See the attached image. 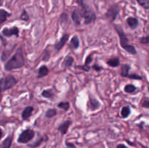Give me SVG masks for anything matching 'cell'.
Instances as JSON below:
<instances>
[{
	"label": "cell",
	"instance_id": "277c9868",
	"mask_svg": "<svg viewBox=\"0 0 149 148\" xmlns=\"http://www.w3.org/2000/svg\"><path fill=\"white\" fill-rule=\"evenodd\" d=\"M17 84V80L13 75H9L0 79V90L1 91L10 89Z\"/></svg>",
	"mask_w": 149,
	"mask_h": 148
},
{
	"label": "cell",
	"instance_id": "d4e9b609",
	"mask_svg": "<svg viewBox=\"0 0 149 148\" xmlns=\"http://www.w3.org/2000/svg\"><path fill=\"white\" fill-rule=\"evenodd\" d=\"M136 87L133 84H127L125 87V91L127 93H132L136 90Z\"/></svg>",
	"mask_w": 149,
	"mask_h": 148
},
{
	"label": "cell",
	"instance_id": "484cf974",
	"mask_svg": "<svg viewBox=\"0 0 149 148\" xmlns=\"http://www.w3.org/2000/svg\"><path fill=\"white\" fill-rule=\"evenodd\" d=\"M56 115H57L56 110L50 108V109H48V110H47L45 115H46L47 118H52V117H54V116H55Z\"/></svg>",
	"mask_w": 149,
	"mask_h": 148
},
{
	"label": "cell",
	"instance_id": "8992f818",
	"mask_svg": "<svg viewBox=\"0 0 149 148\" xmlns=\"http://www.w3.org/2000/svg\"><path fill=\"white\" fill-rule=\"evenodd\" d=\"M119 12H120V7H119V5H117V4L112 5L109 7L108 11L106 12L105 17L111 20V21H114Z\"/></svg>",
	"mask_w": 149,
	"mask_h": 148
},
{
	"label": "cell",
	"instance_id": "7a4b0ae2",
	"mask_svg": "<svg viewBox=\"0 0 149 148\" xmlns=\"http://www.w3.org/2000/svg\"><path fill=\"white\" fill-rule=\"evenodd\" d=\"M77 3L79 6V12L81 17L84 18V23L88 25L94 21L96 18L95 14L93 10L84 2V0H77Z\"/></svg>",
	"mask_w": 149,
	"mask_h": 148
},
{
	"label": "cell",
	"instance_id": "836d02e7",
	"mask_svg": "<svg viewBox=\"0 0 149 148\" xmlns=\"http://www.w3.org/2000/svg\"><path fill=\"white\" fill-rule=\"evenodd\" d=\"M93 68H94L95 71H101V70H102V67L98 66V65H94L93 66Z\"/></svg>",
	"mask_w": 149,
	"mask_h": 148
},
{
	"label": "cell",
	"instance_id": "30bf717a",
	"mask_svg": "<svg viewBox=\"0 0 149 148\" xmlns=\"http://www.w3.org/2000/svg\"><path fill=\"white\" fill-rule=\"evenodd\" d=\"M71 124V120H65V122L61 123V124L58 126V130L59 131H61L62 134H65V133H67V131H68V129Z\"/></svg>",
	"mask_w": 149,
	"mask_h": 148
},
{
	"label": "cell",
	"instance_id": "4316f807",
	"mask_svg": "<svg viewBox=\"0 0 149 148\" xmlns=\"http://www.w3.org/2000/svg\"><path fill=\"white\" fill-rule=\"evenodd\" d=\"M44 141V139L43 138H40V139H38L37 141H36V142H34V143H33L32 144V145H29V146L30 147H37L38 146H39V145H41V144H42V142H43Z\"/></svg>",
	"mask_w": 149,
	"mask_h": 148
},
{
	"label": "cell",
	"instance_id": "1f68e13d",
	"mask_svg": "<svg viewBox=\"0 0 149 148\" xmlns=\"http://www.w3.org/2000/svg\"><path fill=\"white\" fill-rule=\"evenodd\" d=\"M142 107H145V108L149 109V100H144V101L142 102Z\"/></svg>",
	"mask_w": 149,
	"mask_h": 148
},
{
	"label": "cell",
	"instance_id": "8d00e7d4",
	"mask_svg": "<svg viewBox=\"0 0 149 148\" xmlns=\"http://www.w3.org/2000/svg\"><path fill=\"white\" fill-rule=\"evenodd\" d=\"M1 90H0V95H1Z\"/></svg>",
	"mask_w": 149,
	"mask_h": 148
},
{
	"label": "cell",
	"instance_id": "9a60e30c",
	"mask_svg": "<svg viewBox=\"0 0 149 148\" xmlns=\"http://www.w3.org/2000/svg\"><path fill=\"white\" fill-rule=\"evenodd\" d=\"M11 15L7 12L6 10H3V9H0V24L3 23L4 22H5L7 20V19Z\"/></svg>",
	"mask_w": 149,
	"mask_h": 148
},
{
	"label": "cell",
	"instance_id": "ffe728a7",
	"mask_svg": "<svg viewBox=\"0 0 149 148\" xmlns=\"http://www.w3.org/2000/svg\"><path fill=\"white\" fill-rule=\"evenodd\" d=\"M42 96H43L45 98L51 99L54 97V93L51 89H46L44 90L42 92Z\"/></svg>",
	"mask_w": 149,
	"mask_h": 148
},
{
	"label": "cell",
	"instance_id": "52a82bcc",
	"mask_svg": "<svg viewBox=\"0 0 149 148\" xmlns=\"http://www.w3.org/2000/svg\"><path fill=\"white\" fill-rule=\"evenodd\" d=\"M1 33L4 36H7V37H10L12 36H15L17 37L19 33V29L16 26H14L12 28H4Z\"/></svg>",
	"mask_w": 149,
	"mask_h": 148
},
{
	"label": "cell",
	"instance_id": "603a6c76",
	"mask_svg": "<svg viewBox=\"0 0 149 148\" xmlns=\"http://www.w3.org/2000/svg\"><path fill=\"white\" fill-rule=\"evenodd\" d=\"M137 2L146 10H149V0H136Z\"/></svg>",
	"mask_w": 149,
	"mask_h": 148
},
{
	"label": "cell",
	"instance_id": "8fae6325",
	"mask_svg": "<svg viewBox=\"0 0 149 148\" xmlns=\"http://www.w3.org/2000/svg\"><path fill=\"white\" fill-rule=\"evenodd\" d=\"M127 23L128 26L131 28L132 29H135L138 27V24H139V22L138 20L135 17H130L127 19Z\"/></svg>",
	"mask_w": 149,
	"mask_h": 148
},
{
	"label": "cell",
	"instance_id": "3957f363",
	"mask_svg": "<svg viewBox=\"0 0 149 148\" xmlns=\"http://www.w3.org/2000/svg\"><path fill=\"white\" fill-rule=\"evenodd\" d=\"M114 28L115 30H116V32H117L118 35H119V39H120L121 46H122L126 52H127L128 53L131 54V55H136V49H135L134 46L130 44L129 39H128V38L127 37V36L125 35V32L122 30V27L117 26V25H115Z\"/></svg>",
	"mask_w": 149,
	"mask_h": 148
},
{
	"label": "cell",
	"instance_id": "f546056e",
	"mask_svg": "<svg viewBox=\"0 0 149 148\" xmlns=\"http://www.w3.org/2000/svg\"><path fill=\"white\" fill-rule=\"evenodd\" d=\"M77 68H79V69H81V70H84V71H89L90 70V65H87V64H85L84 63V65H80V66H77Z\"/></svg>",
	"mask_w": 149,
	"mask_h": 148
},
{
	"label": "cell",
	"instance_id": "ac0fdd59",
	"mask_svg": "<svg viewBox=\"0 0 149 148\" xmlns=\"http://www.w3.org/2000/svg\"><path fill=\"white\" fill-rule=\"evenodd\" d=\"M70 46L74 49H77L79 46V40L77 36H74L72 37L71 41H70Z\"/></svg>",
	"mask_w": 149,
	"mask_h": 148
},
{
	"label": "cell",
	"instance_id": "5b68a950",
	"mask_svg": "<svg viewBox=\"0 0 149 148\" xmlns=\"http://www.w3.org/2000/svg\"><path fill=\"white\" fill-rule=\"evenodd\" d=\"M34 135L35 133L33 130L27 129L20 133L17 139V142L21 144H27L34 137Z\"/></svg>",
	"mask_w": 149,
	"mask_h": 148
},
{
	"label": "cell",
	"instance_id": "9c48e42d",
	"mask_svg": "<svg viewBox=\"0 0 149 148\" xmlns=\"http://www.w3.org/2000/svg\"><path fill=\"white\" fill-rule=\"evenodd\" d=\"M71 18H72L73 21H74V23H75L77 26H79V25L81 24V20L82 17H81V15H80L78 9H75V10H74V11L72 12Z\"/></svg>",
	"mask_w": 149,
	"mask_h": 148
},
{
	"label": "cell",
	"instance_id": "e575fe53",
	"mask_svg": "<svg viewBox=\"0 0 149 148\" xmlns=\"http://www.w3.org/2000/svg\"><path fill=\"white\" fill-rule=\"evenodd\" d=\"M116 148H128V147L126 146V145H124V144H119V145L116 146Z\"/></svg>",
	"mask_w": 149,
	"mask_h": 148
},
{
	"label": "cell",
	"instance_id": "4fadbf2b",
	"mask_svg": "<svg viewBox=\"0 0 149 148\" xmlns=\"http://www.w3.org/2000/svg\"><path fill=\"white\" fill-rule=\"evenodd\" d=\"M12 142H13V136H7L2 143L0 145V148H10L12 145Z\"/></svg>",
	"mask_w": 149,
	"mask_h": 148
},
{
	"label": "cell",
	"instance_id": "6da1fadb",
	"mask_svg": "<svg viewBox=\"0 0 149 148\" xmlns=\"http://www.w3.org/2000/svg\"><path fill=\"white\" fill-rule=\"evenodd\" d=\"M25 64V59L23 56L22 47H19L17 49L13 56L7 61L5 64L4 68L7 71H10L14 69H18L23 67Z\"/></svg>",
	"mask_w": 149,
	"mask_h": 148
},
{
	"label": "cell",
	"instance_id": "7402d4cb",
	"mask_svg": "<svg viewBox=\"0 0 149 148\" xmlns=\"http://www.w3.org/2000/svg\"><path fill=\"white\" fill-rule=\"evenodd\" d=\"M73 62H74V58L71 56H67L65 61H64V66L65 68H70L72 65Z\"/></svg>",
	"mask_w": 149,
	"mask_h": 148
},
{
	"label": "cell",
	"instance_id": "e0dca14e",
	"mask_svg": "<svg viewBox=\"0 0 149 148\" xmlns=\"http://www.w3.org/2000/svg\"><path fill=\"white\" fill-rule=\"evenodd\" d=\"M130 68V67L129 65H127V64L122 65V67H121V75L122 77H128Z\"/></svg>",
	"mask_w": 149,
	"mask_h": 148
},
{
	"label": "cell",
	"instance_id": "d6986e66",
	"mask_svg": "<svg viewBox=\"0 0 149 148\" xmlns=\"http://www.w3.org/2000/svg\"><path fill=\"white\" fill-rule=\"evenodd\" d=\"M107 64L109 65H110L111 67L115 68V67H118L119 65H120V61H119V58L117 57L111 58V59H110L109 61H108Z\"/></svg>",
	"mask_w": 149,
	"mask_h": 148
},
{
	"label": "cell",
	"instance_id": "ba28073f",
	"mask_svg": "<svg viewBox=\"0 0 149 148\" xmlns=\"http://www.w3.org/2000/svg\"><path fill=\"white\" fill-rule=\"evenodd\" d=\"M69 39V35L68 34H64L62 37L61 38L60 41L58 42H57L55 45V48L57 51H59L63 47L64 45L65 44V43L67 42V41Z\"/></svg>",
	"mask_w": 149,
	"mask_h": 148
},
{
	"label": "cell",
	"instance_id": "83f0119b",
	"mask_svg": "<svg viewBox=\"0 0 149 148\" xmlns=\"http://www.w3.org/2000/svg\"><path fill=\"white\" fill-rule=\"evenodd\" d=\"M140 42L142 44H149V36L141 37L140 39Z\"/></svg>",
	"mask_w": 149,
	"mask_h": 148
},
{
	"label": "cell",
	"instance_id": "5bb4252c",
	"mask_svg": "<svg viewBox=\"0 0 149 148\" xmlns=\"http://www.w3.org/2000/svg\"><path fill=\"white\" fill-rule=\"evenodd\" d=\"M89 104H90V108H91V110H97V109H98L100 106V102H99L97 100H95V98H93V97H90V102H89Z\"/></svg>",
	"mask_w": 149,
	"mask_h": 148
},
{
	"label": "cell",
	"instance_id": "d6a6232c",
	"mask_svg": "<svg viewBox=\"0 0 149 148\" xmlns=\"http://www.w3.org/2000/svg\"><path fill=\"white\" fill-rule=\"evenodd\" d=\"M65 148H77V147L72 143H70V142H65Z\"/></svg>",
	"mask_w": 149,
	"mask_h": 148
},
{
	"label": "cell",
	"instance_id": "2e32d148",
	"mask_svg": "<svg viewBox=\"0 0 149 148\" xmlns=\"http://www.w3.org/2000/svg\"><path fill=\"white\" fill-rule=\"evenodd\" d=\"M49 73V70H48L47 67L46 65H42L39 68V71H38V78H42V77L47 75Z\"/></svg>",
	"mask_w": 149,
	"mask_h": 148
},
{
	"label": "cell",
	"instance_id": "74e56055",
	"mask_svg": "<svg viewBox=\"0 0 149 148\" xmlns=\"http://www.w3.org/2000/svg\"><path fill=\"white\" fill-rule=\"evenodd\" d=\"M148 91H149V86H148Z\"/></svg>",
	"mask_w": 149,
	"mask_h": 148
},
{
	"label": "cell",
	"instance_id": "7c38bea8",
	"mask_svg": "<svg viewBox=\"0 0 149 148\" xmlns=\"http://www.w3.org/2000/svg\"><path fill=\"white\" fill-rule=\"evenodd\" d=\"M33 110V107H31V106L26 107V108L23 110V113H22V115H21L22 118H23V120H27V119L31 115Z\"/></svg>",
	"mask_w": 149,
	"mask_h": 148
},
{
	"label": "cell",
	"instance_id": "f1b7e54d",
	"mask_svg": "<svg viewBox=\"0 0 149 148\" xmlns=\"http://www.w3.org/2000/svg\"><path fill=\"white\" fill-rule=\"evenodd\" d=\"M20 19L23 20H25V21H27V20H29V15H28V13L26 12V11L25 10H23V12H22L21 15H20Z\"/></svg>",
	"mask_w": 149,
	"mask_h": 148
},
{
	"label": "cell",
	"instance_id": "cb8c5ba5",
	"mask_svg": "<svg viewBox=\"0 0 149 148\" xmlns=\"http://www.w3.org/2000/svg\"><path fill=\"white\" fill-rule=\"evenodd\" d=\"M58 107H59V108L63 109V110H64L65 111H67V110L69 109L70 104L68 102H60L59 104H58Z\"/></svg>",
	"mask_w": 149,
	"mask_h": 148
},
{
	"label": "cell",
	"instance_id": "d590c367",
	"mask_svg": "<svg viewBox=\"0 0 149 148\" xmlns=\"http://www.w3.org/2000/svg\"><path fill=\"white\" fill-rule=\"evenodd\" d=\"M3 136V133H2V131H1V129H0V139H1V137H2Z\"/></svg>",
	"mask_w": 149,
	"mask_h": 148
},
{
	"label": "cell",
	"instance_id": "44dd1931",
	"mask_svg": "<svg viewBox=\"0 0 149 148\" xmlns=\"http://www.w3.org/2000/svg\"><path fill=\"white\" fill-rule=\"evenodd\" d=\"M130 113L131 110L129 106H125V107H124L122 108L121 114H122V116L123 118H127L130 115Z\"/></svg>",
	"mask_w": 149,
	"mask_h": 148
},
{
	"label": "cell",
	"instance_id": "4dcf8cb0",
	"mask_svg": "<svg viewBox=\"0 0 149 148\" xmlns=\"http://www.w3.org/2000/svg\"><path fill=\"white\" fill-rule=\"evenodd\" d=\"M128 78H131V79H135V80H142V77L140 76L138 74H131V75H128Z\"/></svg>",
	"mask_w": 149,
	"mask_h": 148
}]
</instances>
